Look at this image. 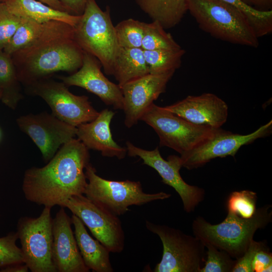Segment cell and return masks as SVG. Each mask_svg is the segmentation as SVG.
<instances>
[{
  "label": "cell",
  "mask_w": 272,
  "mask_h": 272,
  "mask_svg": "<svg viewBox=\"0 0 272 272\" xmlns=\"http://www.w3.org/2000/svg\"><path fill=\"white\" fill-rule=\"evenodd\" d=\"M89 149L78 139L63 144L42 167L27 169L22 182L25 198L51 208L84 194L87 184L84 170L90 163Z\"/></svg>",
  "instance_id": "1"
},
{
  "label": "cell",
  "mask_w": 272,
  "mask_h": 272,
  "mask_svg": "<svg viewBox=\"0 0 272 272\" xmlns=\"http://www.w3.org/2000/svg\"><path fill=\"white\" fill-rule=\"evenodd\" d=\"M15 54L23 62L19 80L30 84L55 72L78 71L84 51L74 39V27L51 21L34 42Z\"/></svg>",
  "instance_id": "2"
},
{
  "label": "cell",
  "mask_w": 272,
  "mask_h": 272,
  "mask_svg": "<svg viewBox=\"0 0 272 272\" xmlns=\"http://www.w3.org/2000/svg\"><path fill=\"white\" fill-rule=\"evenodd\" d=\"M270 208L271 206L265 205L257 209L254 216L248 219L228 212L224 220L217 224H212L198 216L193 221L192 232L204 244H211L237 259L253 240L256 231L271 222Z\"/></svg>",
  "instance_id": "3"
},
{
  "label": "cell",
  "mask_w": 272,
  "mask_h": 272,
  "mask_svg": "<svg viewBox=\"0 0 272 272\" xmlns=\"http://www.w3.org/2000/svg\"><path fill=\"white\" fill-rule=\"evenodd\" d=\"M187 11L212 36L234 44L257 48L258 38L245 17L222 0H186Z\"/></svg>",
  "instance_id": "4"
},
{
  "label": "cell",
  "mask_w": 272,
  "mask_h": 272,
  "mask_svg": "<svg viewBox=\"0 0 272 272\" xmlns=\"http://www.w3.org/2000/svg\"><path fill=\"white\" fill-rule=\"evenodd\" d=\"M74 28V39L81 49L96 57L107 75H113L115 57L119 48L108 6L105 11L96 0H88Z\"/></svg>",
  "instance_id": "5"
},
{
  "label": "cell",
  "mask_w": 272,
  "mask_h": 272,
  "mask_svg": "<svg viewBox=\"0 0 272 272\" xmlns=\"http://www.w3.org/2000/svg\"><path fill=\"white\" fill-rule=\"evenodd\" d=\"M87 180L84 194L93 202L117 216L125 214L131 206H142L170 197L164 192H144L140 181H114L104 179L96 174L89 163L85 168Z\"/></svg>",
  "instance_id": "6"
},
{
  "label": "cell",
  "mask_w": 272,
  "mask_h": 272,
  "mask_svg": "<svg viewBox=\"0 0 272 272\" xmlns=\"http://www.w3.org/2000/svg\"><path fill=\"white\" fill-rule=\"evenodd\" d=\"M147 229L157 235L163 247L154 272H200L206 258L205 245L198 238L179 229L146 221Z\"/></svg>",
  "instance_id": "7"
},
{
  "label": "cell",
  "mask_w": 272,
  "mask_h": 272,
  "mask_svg": "<svg viewBox=\"0 0 272 272\" xmlns=\"http://www.w3.org/2000/svg\"><path fill=\"white\" fill-rule=\"evenodd\" d=\"M158 134L160 147L182 155L213 137L221 128L194 124L154 103L140 118Z\"/></svg>",
  "instance_id": "8"
},
{
  "label": "cell",
  "mask_w": 272,
  "mask_h": 272,
  "mask_svg": "<svg viewBox=\"0 0 272 272\" xmlns=\"http://www.w3.org/2000/svg\"><path fill=\"white\" fill-rule=\"evenodd\" d=\"M51 208L44 207L36 218L21 217L17 233L24 263L32 272H57L52 258Z\"/></svg>",
  "instance_id": "9"
},
{
  "label": "cell",
  "mask_w": 272,
  "mask_h": 272,
  "mask_svg": "<svg viewBox=\"0 0 272 272\" xmlns=\"http://www.w3.org/2000/svg\"><path fill=\"white\" fill-rule=\"evenodd\" d=\"M77 216L93 236L110 252L120 253L125 235L118 216L96 204L83 194L74 196L62 205Z\"/></svg>",
  "instance_id": "10"
},
{
  "label": "cell",
  "mask_w": 272,
  "mask_h": 272,
  "mask_svg": "<svg viewBox=\"0 0 272 272\" xmlns=\"http://www.w3.org/2000/svg\"><path fill=\"white\" fill-rule=\"evenodd\" d=\"M32 92L49 106L52 114L74 126L92 121L99 115L85 95H75L62 82L37 81L31 84Z\"/></svg>",
  "instance_id": "11"
},
{
  "label": "cell",
  "mask_w": 272,
  "mask_h": 272,
  "mask_svg": "<svg viewBox=\"0 0 272 272\" xmlns=\"http://www.w3.org/2000/svg\"><path fill=\"white\" fill-rule=\"evenodd\" d=\"M127 153L130 157H139L143 164L154 169L162 178V181L173 187L180 196L184 210L187 213L194 211L205 196V190L187 183L181 177L179 171L182 167L180 157L170 155L167 160L160 154L158 147L152 151L144 150L126 143Z\"/></svg>",
  "instance_id": "12"
},
{
  "label": "cell",
  "mask_w": 272,
  "mask_h": 272,
  "mask_svg": "<svg viewBox=\"0 0 272 272\" xmlns=\"http://www.w3.org/2000/svg\"><path fill=\"white\" fill-rule=\"evenodd\" d=\"M272 120L248 134L234 133L221 128L215 135L196 148L180 155L182 167L188 170L200 167L216 158L234 157L243 146L256 139L269 135L271 132Z\"/></svg>",
  "instance_id": "13"
},
{
  "label": "cell",
  "mask_w": 272,
  "mask_h": 272,
  "mask_svg": "<svg viewBox=\"0 0 272 272\" xmlns=\"http://www.w3.org/2000/svg\"><path fill=\"white\" fill-rule=\"evenodd\" d=\"M17 123L37 146L46 162L55 155L60 146L76 135L77 127L61 120L52 113L21 116Z\"/></svg>",
  "instance_id": "14"
},
{
  "label": "cell",
  "mask_w": 272,
  "mask_h": 272,
  "mask_svg": "<svg viewBox=\"0 0 272 272\" xmlns=\"http://www.w3.org/2000/svg\"><path fill=\"white\" fill-rule=\"evenodd\" d=\"M175 72L148 74L120 87L123 98L124 124L127 127L136 124L149 106L165 92L167 84Z\"/></svg>",
  "instance_id": "15"
},
{
  "label": "cell",
  "mask_w": 272,
  "mask_h": 272,
  "mask_svg": "<svg viewBox=\"0 0 272 272\" xmlns=\"http://www.w3.org/2000/svg\"><path fill=\"white\" fill-rule=\"evenodd\" d=\"M101 64L94 56L84 51L83 63L75 73L60 79L66 86L83 88L97 95L105 104L123 109V98L118 84L110 81L102 73Z\"/></svg>",
  "instance_id": "16"
},
{
  "label": "cell",
  "mask_w": 272,
  "mask_h": 272,
  "mask_svg": "<svg viewBox=\"0 0 272 272\" xmlns=\"http://www.w3.org/2000/svg\"><path fill=\"white\" fill-rule=\"evenodd\" d=\"M165 109L197 125L220 128L226 122L228 107L214 94L189 95L184 99L164 107Z\"/></svg>",
  "instance_id": "17"
},
{
  "label": "cell",
  "mask_w": 272,
  "mask_h": 272,
  "mask_svg": "<svg viewBox=\"0 0 272 272\" xmlns=\"http://www.w3.org/2000/svg\"><path fill=\"white\" fill-rule=\"evenodd\" d=\"M61 207L52 220V258L57 272H89L79 251L71 218Z\"/></svg>",
  "instance_id": "18"
},
{
  "label": "cell",
  "mask_w": 272,
  "mask_h": 272,
  "mask_svg": "<svg viewBox=\"0 0 272 272\" xmlns=\"http://www.w3.org/2000/svg\"><path fill=\"white\" fill-rule=\"evenodd\" d=\"M115 113L105 109L92 121L77 126L76 135L88 149L100 151L103 156L123 159L126 148L118 145L113 139L110 124Z\"/></svg>",
  "instance_id": "19"
},
{
  "label": "cell",
  "mask_w": 272,
  "mask_h": 272,
  "mask_svg": "<svg viewBox=\"0 0 272 272\" xmlns=\"http://www.w3.org/2000/svg\"><path fill=\"white\" fill-rule=\"evenodd\" d=\"M71 218L77 243L86 266L93 271H113L108 248L89 234L77 216L73 214Z\"/></svg>",
  "instance_id": "20"
},
{
  "label": "cell",
  "mask_w": 272,
  "mask_h": 272,
  "mask_svg": "<svg viewBox=\"0 0 272 272\" xmlns=\"http://www.w3.org/2000/svg\"><path fill=\"white\" fill-rule=\"evenodd\" d=\"M8 9L21 17L32 19L39 23L58 21L75 27L81 15H75L67 12L56 10L36 0H5Z\"/></svg>",
  "instance_id": "21"
},
{
  "label": "cell",
  "mask_w": 272,
  "mask_h": 272,
  "mask_svg": "<svg viewBox=\"0 0 272 272\" xmlns=\"http://www.w3.org/2000/svg\"><path fill=\"white\" fill-rule=\"evenodd\" d=\"M149 74L142 48L119 47L115 57L113 76L120 87Z\"/></svg>",
  "instance_id": "22"
},
{
  "label": "cell",
  "mask_w": 272,
  "mask_h": 272,
  "mask_svg": "<svg viewBox=\"0 0 272 272\" xmlns=\"http://www.w3.org/2000/svg\"><path fill=\"white\" fill-rule=\"evenodd\" d=\"M153 21L165 29L178 25L187 12L186 0H133Z\"/></svg>",
  "instance_id": "23"
},
{
  "label": "cell",
  "mask_w": 272,
  "mask_h": 272,
  "mask_svg": "<svg viewBox=\"0 0 272 272\" xmlns=\"http://www.w3.org/2000/svg\"><path fill=\"white\" fill-rule=\"evenodd\" d=\"M19 79L10 55L0 50L1 99L9 108H16L21 98L18 84Z\"/></svg>",
  "instance_id": "24"
},
{
  "label": "cell",
  "mask_w": 272,
  "mask_h": 272,
  "mask_svg": "<svg viewBox=\"0 0 272 272\" xmlns=\"http://www.w3.org/2000/svg\"><path fill=\"white\" fill-rule=\"evenodd\" d=\"M149 74H160L175 71L180 67L185 50L177 49H157L144 50Z\"/></svg>",
  "instance_id": "25"
},
{
  "label": "cell",
  "mask_w": 272,
  "mask_h": 272,
  "mask_svg": "<svg viewBox=\"0 0 272 272\" xmlns=\"http://www.w3.org/2000/svg\"><path fill=\"white\" fill-rule=\"evenodd\" d=\"M48 23H39L22 18L19 26L3 50L11 55L27 47L41 35Z\"/></svg>",
  "instance_id": "26"
},
{
  "label": "cell",
  "mask_w": 272,
  "mask_h": 272,
  "mask_svg": "<svg viewBox=\"0 0 272 272\" xmlns=\"http://www.w3.org/2000/svg\"><path fill=\"white\" fill-rule=\"evenodd\" d=\"M222 1L233 6L245 17L258 38L271 33L272 10H259L243 0Z\"/></svg>",
  "instance_id": "27"
},
{
  "label": "cell",
  "mask_w": 272,
  "mask_h": 272,
  "mask_svg": "<svg viewBox=\"0 0 272 272\" xmlns=\"http://www.w3.org/2000/svg\"><path fill=\"white\" fill-rule=\"evenodd\" d=\"M182 48L157 21L144 23L142 48L144 50Z\"/></svg>",
  "instance_id": "28"
},
{
  "label": "cell",
  "mask_w": 272,
  "mask_h": 272,
  "mask_svg": "<svg viewBox=\"0 0 272 272\" xmlns=\"http://www.w3.org/2000/svg\"><path fill=\"white\" fill-rule=\"evenodd\" d=\"M144 23L129 18L121 21L114 26L119 46L142 48Z\"/></svg>",
  "instance_id": "29"
},
{
  "label": "cell",
  "mask_w": 272,
  "mask_h": 272,
  "mask_svg": "<svg viewBox=\"0 0 272 272\" xmlns=\"http://www.w3.org/2000/svg\"><path fill=\"white\" fill-rule=\"evenodd\" d=\"M257 200V194L253 191L248 190L233 191L227 199L228 212L242 218H250L256 211Z\"/></svg>",
  "instance_id": "30"
},
{
  "label": "cell",
  "mask_w": 272,
  "mask_h": 272,
  "mask_svg": "<svg viewBox=\"0 0 272 272\" xmlns=\"http://www.w3.org/2000/svg\"><path fill=\"white\" fill-rule=\"evenodd\" d=\"M205 245L207 248V259L200 272H232L236 259L211 244Z\"/></svg>",
  "instance_id": "31"
},
{
  "label": "cell",
  "mask_w": 272,
  "mask_h": 272,
  "mask_svg": "<svg viewBox=\"0 0 272 272\" xmlns=\"http://www.w3.org/2000/svg\"><path fill=\"white\" fill-rule=\"evenodd\" d=\"M18 239L16 232L9 233L0 237V268L16 264L24 263L21 247L16 242Z\"/></svg>",
  "instance_id": "32"
},
{
  "label": "cell",
  "mask_w": 272,
  "mask_h": 272,
  "mask_svg": "<svg viewBox=\"0 0 272 272\" xmlns=\"http://www.w3.org/2000/svg\"><path fill=\"white\" fill-rule=\"evenodd\" d=\"M22 18L11 13L4 2L0 3V50H3L19 26Z\"/></svg>",
  "instance_id": "33"
},
{
  "label": "cell",
  "mask_w": 272,
  "mask_h": 272,
  "mask_svg": "<svg viewBox=\"0 0 272 272\" xmlns=\"http://www.w3.org/2000/svg\"><path fill=\"white\" fill-rule=\"evenodd\" d=\"M265 245V242L253 240L244 254L236 259L232 272H253L252 262L254 256L256 252Z\"/></svg>",
  "instance_id": "34"
},
{
  "label": "cell",
  "mask_w": 272,
  "mask_h": 272,
  "mask_svg": "<svg viewBox=\"0 0 272 272\" xmlns=\"http://www.w3.org/2000/svg\"><path fill=\"white\" fill-rule=\"evenodd\" d=\"M272 254L266 245L259 249L255 253L252 262L253 272L271 271Z\"/></svg>",
  "instance_id": "35"
},
{
  "label": "cell",
  "mask_w": 272,
  "mask_h": 272,
  "mask_svg": "<svg viewBox=\"0 0 272 272\" xmlns=\"http://www.w3.org/2000/svg\"><path fill=\"white\" fill-rule=\"evenodd\" d=\"M66 11L75 15H81L88 0H60Z\"/></svg>",
  "instance_id": "36"
},
{
  "label": "cell",
  "mask_w": 272,
  "mask_h": 272,
  "mask_svg": "<svg viewBox=\"0 0 272 272\" xmlns=\"http://www.w3.org/2000/svg\"><path fill=\"white\" fill-rule=\"evenodd\" d=\"M250 6L258 7L261 11L271 10L272 0H243Z\"/></svg>",
  "instance_id": "37"
},
{
  "label": "cell",
  "mask_w": 272,
  "mask_h": 272,
  "mask_svg": "<svg viewBox=\"0 0 272 272\" xmlns=\"http://www.w3.org/2000/svg\"><path fill=\"white\" fill-rule=\"evenodd\" d=\"M29 269L25 263L16 264L0 268V272H28Z\"/></svg>",
  "instance_id": "38"
},
{
  "label": "cell",
  "mask_w": 272,
  "mask_h": 272,
  "mask_svg": "<svg viewBox=\"0 0 272 272\" xmlns=\"http://www.w3.org/2000/svg\"><path fill=\"white\" fill-rule=\"evenodd\" d=\"M42 3L57 10L66 12L60 0H39Z\"/></svg>",
  "instance_id": "39"
},
{
  "label": "cell",
  "mask_w": 272,
  "mask_h": 272,
  "mask_svg": "<svg viewBox=\"0 0 272 272\" xmlns=\"http://www.w3.org/2000/svg\"><path fill=\"white\" fill-rule=\"evenodd\" d=\"M2 94V90L0 89V99L1 98Z\"/></svg>",
  "instance_id": "40"
},
{
  "label": "cell",
  "mask_w": 272,
  "mask_h": 272,
  "mask_svg": "<svg viewBox=\"0 0 272 272\" xmlns=\"http://www.w3.org/2000/svg\"><path fill=\"white\" fill-rule=\"evenodd\" d=\"M0 138H1V131H0Z\"/></svg>",
  "instance_id": "41"
}]
</instances>
